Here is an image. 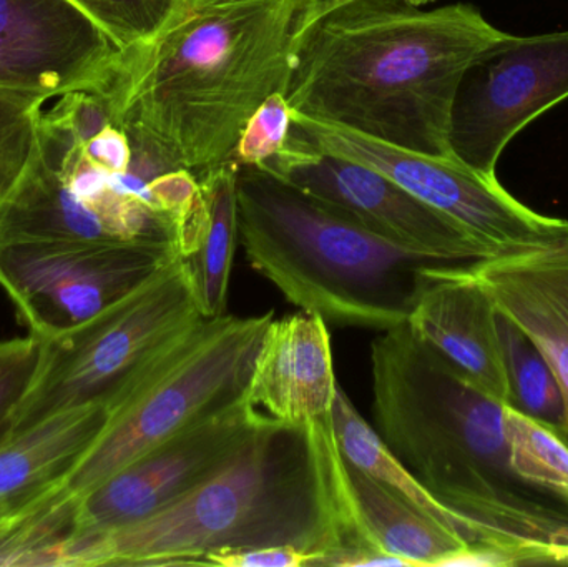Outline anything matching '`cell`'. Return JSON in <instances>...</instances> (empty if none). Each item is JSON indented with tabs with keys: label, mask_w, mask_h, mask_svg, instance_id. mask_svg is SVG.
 I'll return each instance as SVG.
<instances>
[{
	"label": "cell",
	"mask_w": 568,
	"mask_h": 567,
	"mask_svg": "<svg viewBox=\"0 0 568 567\" xmlns=\"http://www.w3.org/2000/svg\"><path fill=\"white\" fill-rule=\"evenodd\" d=\"M273 312L203 318L109 405L95 442L65 478L82 498L182 429L242 398Z\"/></svg>",
	"instance_id": "6"
},
{
	"label": "cell",
	"mask_w": 568,
	"mask_h": 567,
	"mask_svg": "<svg viewBox=\"0 0 568 567\" xmlns=\"http://www.w3.org/2000/svg\"><path fill=\"white\" fill-rule=\"evenodd\" d=\"M213 567H301L314 566V558L291 546L220 549L206 559Z\"/></svg>",
	"instance_id": "27"
},
{
	"label": "cell",
	"mask_w": 568,
	"mask_h": 567,
	"mask_svg": "<svg viewBox=\"0 0 568 567\" xmlns=\"http://www.w3.org/2000/svg\"><path fill=\"white\" fill-rule=\"evenodd\" d=\"M374 429L476 533L493 566L566 565L568 512L534 498L507 462L503 405L400 323L371 345Z\"/></svg>",
	"instance_id": "4"
},
{
	"label": "cell",
	"mask_w": 568,
	"mask_h": 567,
	"mask_svg": "<svg viewBox=\"0 0 568 567\" xmlns=\"http://www.w3.org/2000/svg\"><path fill=\"white\" fill-rule=\"evenodd\" d=\"M324 0H183L145 45L122 50L103 90L153 173L233 162L253 113L286 95Z\"/></svg>",
	"instance_id": "2"
},
{
	"label": "cell",
	"mask_w": 568,
	"mask_h": 567,
	"mask_svg": "<svg viewBox=\"0 0 568 567\" xmlns=\"http://www.w3.org/2000/svg\"><path fill=\"white\" fill-rule=\"evenodd\" d=\"M389 242L447 263H473L494 255L446 213L407 192L384 173L346 156L314 149L291 135L265 166Z\"/></svg>",
	"instance_id": "12"
},
{
	"label": "cell",
	"mask_w": 568,
	"mask_h": 567,
	"mask_svg": "<svg viewBox=\"0 0 568 567\" xmlns=\"http://www.w3.org/2000/svg\"><path fill=\"white\" fill-rule=\"evenodd\" d=\"M235 162L223 163L199 176L209 209L199 250L185 260L200 312L205 318L226 315L230 276L240 242Z\"/></svg>",
	"instance_id": "20"
},
{
	"label": "cell",
	"mask_w": 568,
	"mask_h": 567,
	"mask_svg": "<svg viewBox=\"0 0 568 567\" xmlns=\"http://www.w3.org/2000/svg\"><path fill=\"white\" fill-rule=\"evenodd\" d=\"M514 408L568 438V406L549 363L526 333L497 312Z\"/></svg>",
	"instance_id": "22"
},
{
	"label": "cell",
	"mask_w": 568,
	"mask_h": 567,
	"mask_svg": "<svg viewBox=\"0 0 568 567\" xmlns=\"http://www.w3.org/2000/svg\"><path fill=\"white\" fill-rule=\"evenodd\" d=\"M291 109L284 93L270 97L246 123L236 143L233 162L240 166H265L286 146Z\"/></svg>",
	"instance_id": "25"
},
{
	"label": "cell",
	"mask_w": 568,
	"mask_h": 567,
	"mask_svg": "<svg viewBox=\"0 0 568 567\" xmlns=\"http://www.w3.org/2000/svg\"><path fill=\"white\" fill-rule=\"evenodd\" d=\"M291 135L384 173L420 202L456 220L493 253L539 235L557 220L534 212L499 180L486 179L457 160L399 149L293 110Z\"/></svg>",
	"instance_id": "11"
},
{
	"label": "cell",
	"mask_w": 568,
	"mask_h": 567,
	"mask_svg": "<svg viewBox=\"0 0 568 567\" xmlns=\"http://www.w3.org/2000/svg\"><path fill=\"white\" fill-rule=\"evenodd\" d=\"M203 318L185 260L175 256L99 315L39 340L36 375L6 435L73 406H109Z\"/></svg>",
	"instance_id": "7"
},
{
	"label": "cell",
	"mask_w": 568,
	"mask_h": 567,
	"mask_svg": "<svg viewBox=\"0 0 568 567\" xmlns=\"http://www.w3.org/2000/svg\"><path fill=\"white\" fill-rule=\"evenodd\" d=\"M109 418L105 403L53 413L0 438V518L65 486Z\"/></svg>",
	"instance_id": "18"
},
{
	"label": "cell",
	"mask_w": 568,
	"mask_h": 567,
	"mask_svg": "<svg viewBox=\"0 0 568 567\" xmlns=\"http://www.w3.org/2000/svg\"><path fill=\"white\" fill-rule=\"evenodd\" d=\"M404 2L413 3V6L417 7H424L427 6V3L437 2V0H404Z\"/></svg>",
	"instance_id": "28"
},
{
	"label": "cell",
	"mask_w": 568,
	"mask_h": 567,
	"mask_svg": "<svg viewBox=\"0 0 568 567\" xmlns=\"http://www.w3.org/2000/svg\"><path fill=\"white\" fill-rule=\"evenodd\" d=\"M473 3L324 0L301 37L293 112L410 152L456 160L449 132L467 69L506 39Z\"/></svg>",
	"instance_id": "3"
},
{
	"label": "cell",
	"mask_w": 568,
	"mask_h": 567,
	"mask_svg": "<svg viewBox=\"0 0 568 567\" xmlns=\"http://www.w3.org/2000/svg\"><path fill=\"white\" fill-rule=\"evenodd\" d=\"M122 50L145 45L172 19L183 0H70Z\"/></svg>",
	"instance_id": "24"
},
{
	"label": "cell",
	"mask_w": 568,
	"mask_h": 567,
	"mask_svg": "<svg viewBox=\"0 0 568 567\" xmlns=\"http://www.w3.org/2000/svg\"><path fill=\"white\" fill-rule=\"evenodd\" d=\"M262 546L300 549L314 566H399L357 516L333 415L262 416L209 478L146 518L70 539L60 567L206 566L220 549Z\"/></svg>",
	"instance_id": "1"
},
{
	"label": "cell",
	"mask_w": 568,
	"mask_h": 567,
	"mask_svg": "<svg viewBox=\"0 0 568 567\" xmlns=\"http://www.w3.org/2000/svg\"><path fill=\"white\" fill-rule=\"evenodd\" d=\"M357 516L374 545L406 566H459L473 551L450 526L419 512L383 483L347 463Z\"/></svg>",
	"instance_id": "19"
},
{
	"label": "cell",
	"mask_w": 568,
	"mask_h": 567,
	"mask_svg": "<svg viewBox=\"0 0 568 567\" xmlns=\"http://www.w3.org/2000/svg\"><path fill=\"white\" fill-rule=\"evenodd\" d=\"M407 323L483 395L514 405L497 310L467 263L433 266Z\"/></svg>",
	"instance_id": "16"
},
{
	"label": "cell",
	"mask_w": 568,
	"mask_h": 567,
	"mask_svg": "<svg viewBox=\"0 0 568 567\" xmlns=\"http://www.w3.org/2000/svg\"><path fill=\"white\" fill-rule=\"evenodd\" d=\"M262 416L245 393L123 466L79 498L72 539L130 525L165 508L222 468Z\"/></svg>",
	"instance_id": "13"
},
{
	"label": "cell",
	"mask_w": 568,
	"mask_h": 567,
	"mask_svg": "<svg viewBox=\"0 0 568 567\" xmlns=\"http://www.w3.org/2000/svg\"><path fill=\"white\" fill-rule=\"evenodd\" d=\"M337 385L326 322L303 312L266 330L246 399L266 418L304 425L331 415Z\"/></svg>",
	"instance_id": "17"
},
{
	"label": "cell",
	"mask_w": 568,
	"mask_h": 567,
	"mask_svg": "<svg viewBox=\"0 0 568 567\" xmlns=\"http://www.w3.org/2000/svg\"><path fill=\"white\" fill-rule=\"evenodd\" d=\"M240 242L287 302L334 325L406 323L427 272L450 265L397 245L276 173L240 166Z\"/></svg>",
	"instance_id": "5"
},
{
	"label": "cell",
	"mask_w": 568,
	"mask_h": 567,
	"mask_svg": "<svg viewBox=\"0 0 568 567\" xmlns=\"http://www.w3.org/2000/svg\"><path fill=\"white\" fill-rule=\"evenodd\" d=\"M568 99V30L510 36L467 69L450 117L457 162L497 179L500 155L532 123Z\"/></svg>",
	"instance_id": "10"
},
{
	"label": "cell",
	"mask_w": 568,
	"mask_h": 567,
	"mask_svg": "<svg viewBox=\"0 0 568 567\" xmlns=\"http://www.w3.org/2000/svg\"><path fill=\"white\" fill-rule=\"evenodd\" d=\"M50 99L0 87V203L26 175L39 139V123Z\"/></svg>",
	"instance_id": "23"
},
{
	"label": "cell",
	"mask_w": 568,
	"mask_h": 567,
	"mask_svg": "<svg viewBox=\"0 0 568 567\" xmlns=\"http://www.w3.org/2000/svg\"><path fill=\"white\" fill-rule=\"evenodd\" d=\"M120 59L70 0H0V87L57 99L105 85Z\"/></svg>",
	"instance_id": "14"
},
{
	"label": "cell",
	"mask_w": 568,
	"mask_h": 567,
	"mask_svg": "<svg viewBox=\"0 0 568 567\" xmlns=\"http://www.w3.org/2000/svg\"><path fill=\"white\" fill-rule=\"evenodd\" d=\"M139 166L113 172L83 145L55 105L43 110L36 153L0 203V245L17 242L173 243L175 222L152 203ZM175 246V245H173Z\"/></svg>",
	"instance_id": "8"
},
{
	"label": "cell",
	"mask_w": 568,
	"mask_h": 567,
	"mask_svg": "<svg viewBox=\"0 0 568 567\" xmlns=\"http://www.w3.org/2000/svg\"><path fill=\"white\" fill-rule=\"evenodd\" d=\"M39 360L40 342L29 333L0 342V438L32 383Z\"/></svg>",
	"instance_id": "26"
},
{
	"label": "cell",
	"mask_w": 568,
	"mask_h": 567,
	"mask_svg": "<svg viewBox=\"0 0 568 567\" xmlns=\"http://www.w3.org/2000/svg\"><path fill=\"white\" fill-rule=\"evenodd\" d=\"M79 499L65 486L0 518V567H60Z\"/></svg>",
	"instance_id": "21"
},
{
	"label": "cell",
	"mask_w": 568,
	"mask_h": 567,
	"mask_svg": "<svg viewBox=\"0 0 568 567\" xmlns=\"http://www.w3.org/2000/svg\"><path fill=\"white\" fill-rule=\"evenodd\" d=\"M500 315L519 326L552 368L568 406V222L467 263Z\"/></svg>",
	"instance_id": "15"
},
{
	"label": "cell",
	"mask_w": 568,
	"mask_h": 567,
	"mask_svg": "<svg viewBox=\"0 0 568 567\" xmlns=\"http://www.w3.org/2000/svg\"><path fill=\"white\" fill-rule=\"evenodd\" d=\"M179 256L169 240L0 245V288L37 340L99 315Z\"/></svg>",
	"instance_id": "9"
}]
</instances>
